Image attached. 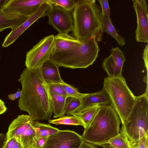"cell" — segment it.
Masks as SVG:
<instances>
[{"mask_svg": "<svg viewBox=\"0 0 148 148\" xmlns=\"http://www.w3.org/2000/svg\"><path fill=\"white\" fill-rule=\"evenodd\" d=\"M43 80L41 67L33 69L26 68L18 79L22 88L18 106L21 110L27 112L32 121L49 120L53 114Z\"/></svg>", "mask_w": 148, "mask_h": 148, "instance_id": "1", "label": "cell"}, {"mask_svg": "<svg viewBox=\"0 0 148 148\" xmlns=\"http://www.w3.org/2000/svg\"><path fill=\"white\" fill-rule=\"evenodd\" d=\"M74 37L82 42L101 41L103 32L101 11L95 0H76L73 11Z\"/></svg>", "mask_w": 148, "mask_h": 148, "instance_id": "2", "label": "cell"}, {"mask_svg": "<svg viewBox=\"0 0 148 148\" xmlns=\"http://www.w3.org/2000/svg\"><path fill=\"white\" fill-rule=\"evenodd\" d=\"M121 121L110 104L100 105L96 115L82 136L83 140L101 146L119 133Z\"/></svg>", "mask_w": 148, "mask_h": 148, "instance_id": "3", "label": "cell"}, {"mask_svg": "<svg viewBox=\"0 0 148 148\" xmlns=\"http://www.w3.org/2000/svg\"><path fill=\"white\" fill-rule=\"evenodd\" d=\"M99 51L97 42L92 39L67 50L53 52L49 60L59 67L86 69L93 64Z\"/></svg>", "mask_w": 148, "mask_h": 148, "instance_id": "4", "label": "cell"}, {"mask_svg": "<svg viewBox=\"0 0 148 148\" xmlns=\"http://www.w3.org/2000/svg\"><path fill=\"white\" fill-rule=\"evenodd\" d=\"M103 88L108 94L111 105L123 125L130 114L136 101L135 96L122 76L112 78L108 77L103 80Z\"/></svg>", "mask_w": 148, "mask_h": 148, "instance_id": "5", "label": "cell"}, {"mask_svg": "<svg viewBox=\"0 0 148 148\" xmlns=\"http://www.w3.org/2000/svg\"><path fill=\"white\" fill-rule=\"evenodd\" d=\"M148 98L144 93L136 96L134 106L122 125L121 131L134 144L145 135H148Z\"/></svg>", "mask_w": 148, "mask_h": 148, "instance_id": "6", "label": "cell"}, {"mask_svg": "<svg viewBox=\"0 0 148 148\" xmlns=\"http://www.w3.org/2000/svg\"><path fill=\"white\" fill-rule=\"evenodd\" d=\"M54 36L51 35L45 37L26 53V68L33 69L41 67L49 60L54 47Z\"/></svg>", "mask_w": 148, "mask_h": 148, "instance_id": "7", "label": "cell"}, {"mask_svg": "<svg viewBox=\"0 0 148 148\" xmlns=\"http://www.w3.org/2000/svg\"><path fill=\"white\" fill-rule=\"evenodd\" d=\"M73 11L51 4L47 14L49 24L59 33L68 34L72 32L74 25Z\"/></svg>", "mask_w": 148, "mask_h": 148, "instance_id": "8", "label": "cell"}, {"mask_svg": "<svg viewBox=\"0 0 148 148\" xmlns=\"http://www.w3.org/2000/svg\"><path fill=\"white\" fill-rule=\"evenodd\" d=\"M83 141L74 131L60 130L48 137L42 148H80Z\"/></svg>", "mask_w": 148, "mask_h": 148, "instance_id": "9", "label": "cell"}, {"mask_svg": "<svg viewBox=\"0 0 148 148\" xmlns=\"http://www.w3.org/2000/svg\"><path fill=\"white\" fill-rule=\"evenodd\" d=\"M51 5L48 0H47L24 22L16 28L12 30L4 38L2 45V47L5 48L12 45L34 22L39 19L47 16Z\"/></svg>", "mask_w": 148, "mask_h": 148, "instance_id": "10", "label": "cell"}, {"mask_svg": "<svg viewBox=\"0 0 148 148\" xmlns=\"http://www.w3.org/2000/svg\"><path fill=\"white\" fill-rule=\"evenodd\" d=\"M137 19L135 38L138 42H148V8L145 0H133Z\"/></svg>", "mask_w": 148, "mask_h": 148, "instance_id": "11", "label": "cell"}, {"mask_svg": "<svg viewBox=\"0 0 148 148\" xmlns=\"http://www.w3.org/2000/svg\"><path fill=\"white\" fill-rule=\"evenodd\" d=\"M126 60L123 52L116 47L111 50V54L106 57L102 64V67L110 78L122 76L123 65Z\"/></svg>", "mask_w": 148, "mask_h": 148, "instance_id": "12", "label": "cell"}, {"mask_svg": "<svg viewBox=\"0 0 148 148\" xmlns=\"http://www.w3.org/2000/svg\"><path fill=\"white\" fill-rule=\"evenodd\" d=\"M47 0H8L3 9L29 16Z\"/></svg>", "mask_w": 148, "mask_h": 148, "instance_id": "13", "label": "cell"}, {"mask_svg": "<svg viewBox=\"0 0 148 148\" xmlns=\"http://www.w3.org/2000/svg\"><path fill=\"white\" fill-rule=\"evenodd\" d=\"M32 120L29 115H19L10 125L6 134V140L13 138L18 140L32 124Z\"/></svg>", "mask_w": 148, "mask_h": 148, "instance_id": "14", "label": "cell"}, {"mask_svg": "<svg viewBox=\"0 0 148 148\" xmlns=\"http://www.w3.org/2000/svg\"><path fill=\"white\" fill-rule=\"evenodd\" d=\"M29 17L6 9H0V32L6 29L13 30L16 28Z\"/></svg>", "mask_w": 148, "mask_h": 148, "instance_id": "15", "label": "cell"}, {"mask_svg": "<svg viewBox=\"0 0 148 148\" xmlns=\"http://www.w3.org/2000/svg\"><path fill=\"white\" fill-rule=\"evenodd\" d=\"M59 68L49 60L43 64L41 66V72L46 84H62L64 82L60 76Z\"/></svg>", "mask_w": 148, "mask_h": 148, "instance_id": "16", "label": "cell"}, {"mask_svg": "<svg viewBox=\"0 0 148 148\" xmlns=\"http://www.w3.org/2000/svg\"><path fill=\"white\" fill-rule=\"evenodd\" d=\"M68 34L59 33L54 36V45L52 52L67 50L82 44V42Z\"/></svg>", "mask_w": 148, "mask_h": 148, "instance_id": "17", "label": "cell"}, {"mask_svg": "<svg viewBox=\"0 0 148 148\" xmlns=\"http://www.w3.org/2000/svg\"><path fill=\"white\" fill-rule=\"evenodd\" d=\"M46 90L49 97L51 111L54 114L53 117L59 118L64 115L66 101L68 98Z\"/></svg>", "mask_w": 148, "mask_h": 148, "instance_id": "18", "label": "cell"}, {"mask_svg": "<svg viewBox=\"0 0 148 148\" xmlns=\"http://www.w3.org/2000/svg\"><path fill=\"white\" fill-rule=\"evenodd\" d=\"M97 104L110 105L108 96L103 89L95 92L88 93L82 100L81 106L78 109Z\"/></svg>", "mask_w": 148, "mask_h": 148, "instance_id": "19", "label": "cell"}, {"mask_svg": "<svg viewBox=\"0 0 148 148\" xmlns=\"http://www.w3.org/2000/svg\"><path fill=\"white\" fill-rule=\"evenodd\" d=\"M100 105L95 104L80 108L71 114L79 119L84 125V129L87 127L93 119L100 107Z\"/></svg>", "mask_w": 148, "mask_h": 148, "instance_id": "20", "label": "cell"}, {"mask_svg": "<svg viewBox=\"0 0 148 148\" xmlns=\"http://www.w3.org/2000/svg\"><path fill=\"white\" fill-rule=\"evenodd\" d=\"M32 125L36 132V138L48 137L60 130L52 127L50 124L42 123L37 121H32Z\"/></svg>", "mask_w": 148, "mask_h": 148, "instance_id": "21", "label": "cell"}, {"mask_svg": "<svg viewBox=\"0 0 148 148\" xmlns=\"http://www.w3.org/2000/svg\"><path fill=\"white\" fill-rule=\"evenodd\" d=\"M102 21L103 32H106L113 37L119 45H124L125 43V37L118 33L111 21L108 20L106 17L103 16H102Z\"/></svg>", "mask_w": 148, "mask_h": 148, "instance_id": "22", "label": "cell"}, {"mask_svg": "<svg viewBox=\"0 0 148 148\" xmlns=\"http://www.w3.org/2000/svg\"><path fill=\"white\" fill-rule=\"evenodd\" d=\"M108 144L112 148H132V144L126 135L121 131L117 136L110 139Z\"/></svg>", "mask_w": 148, "mask_h": 148, "instance_id": "23", "label": "cell"}, {"mask_svg": "<svg viewBox=\"0 0 148 148\" xmlns=\"http://www.w3.org/2000/svg\"><path fill=\"white\" fill-rule=\"evenodd\" d=\"M49 123L58 125H81L84 127L82 122L78 118L73 116H64L55 119L48 120Z\"/></svg>", "mask_w": 148, "mask_h": 148, "instance_id": "24", "label": "cell"}, {"mask_svg": "<svg viewBox=\"0 0 148 148\" xmlns=\"http://www.w3.org/2000/svg\"><path fill=\"white\" fill-rule=\"evenodd\" d=\"M36 132L32 123V125L23 133L18 140L24 148H26L32 146L36 138Z\"/></svg>", "mask_w": 148, "mask_h": 148, "instance_id": "25", "label": "cell"}, {"mask_svg": "<svg viewBox=\"0 0 148 148\" xmlns=\"http://www.w3.org/2000/svg\"><path fill=\"white\" fill-rule=\"evenodd\" d=\"M82 99L74 97L67 98L64 110V114L70 116L80 108L82 105Z\"/></svg>", "mask_w": 148, "mask_h": 148, "instance_id": "26", "label": "cell"}, {"mask_svg": "<svg viewBox=\"0 0 148 148\" xmlns=\"http://www.w3.org/2000/svg\"><path fill=\"white\" fill-rule=\"evenodd\" d=\"M42 84L45 89L49 92L69 98L66 92L61 84H47L45 83L44 79L42 82Z\"/></svg>", "mask_w": 148, "mask_h": 148, "instance_id": "27", "label": "cell"}, {"mask_svg": "<svg viewBox=\"0 0 148 148\" xmlns=\"http://www.w3.org/2000/svg\"><path fill=\"white\" fill-rule=\"evenodd\" d=\"M51 4L59 6L69 11H73L76 3L75 0H48Z\"/></svg>", "mask_w": 148, "mask_h": 148, "instance_id": "28", "label": "cell"}, {"mask_svg": "<svg viewBox=\"0 0 148 148\" xmlns=\"http://www.w3.org/2000/svg\"><path fill=\"white\" fill-rule=\"evenodd\" d=\"M68 97H74L83 99L88 93H83L79 92L77 89L65 82L62 84Z\"/></svg>", "mask_w": 148, "mask_h": 148, "instance_id": "29", "label": "cell"}, {"mask_svg": "<svg viewBox=\"0 0 148 148\" xmlns=\"http://www.w3.org/2000/svg\"><path fill=\"white\" fill-rule=\"evenodd\" d=\"M101 8L102 16L106 17L107 19L111 21L110 17V8L108 0H98Z\"/></svg>", "mask_w": 148, "mask_h": 148, "instance_id": "30", "label": "cell"}, {"mask_svg": "<svg viewBox=\"0 0 148 148\" xmlns=\"http://www.w3.org/2000/svg\"><path fill=\"white\" fill-rule=\"evenodd\" d=\"M148 135L140 138L135 144L138 148H148Z\"/></svg>", "mask_w": 148, "mask_h": 148, "instance_id": "31", "label": "cell"}, {"mask_svg": "<svg viewBox=\"0 0 148 148\" xmlns=\"http://www.w3.org/2000/svg\"><path fill=\"white\" fill-rule=\"evenodd\" d=\"M48 137L36 138L32 146L35 148H42Z\"/></svg>", "mask_w": 148, "mask_h": 148, "instance_id": "32", "label": "cell"}, {"mask_svg": "<svg viewBox=\"0 0 148 148\" xmlns=\"http://www.w3.org/2000/svg\"><path fill=\"white\" fill-rule=\"evenodd\" d=\"M148 45L147 44L145 47L143 54V58L145 66L146 68L147 73L148 66Z\"/></svg>", "mask_w": 148, "mask_h": 148, "instance_id": "33", "label": "cell"}, {"mask_svg": "<svg viewBox=\"0 0 148 148\" xmlns=\"http://www.w3.org/2000/svg\"><path fill=\"white\" fill-rule=\"evenodd\" d=\"M16 139V138H13L6 140L3 148H12Z\"/></svg>", "mask_w": 148, "mask_h": 148, "instance_id": "34", "label": "cell"}, {"mask_svg": "<svg viewBox=\"0 0 148 148\" xmlns=\"http://www.w3.org/2000/svg\"><path fill=\"white\" fill-rule=\"evenodd\" d=\"M22 95L21 90L18 89V90L16 93L14 94H11L8 95V98L9 99L13 101L16 99L20 97Z\"/></svg>", "mask_w": 148, "mask_h": 148, "instance_id": "35", "label": "cell"}, {"mask_svg": "<svg viewBox=\"0 0 148 148\" xmlns=\"http://www.w3.org/2000/svg\"><path fill=\"white\" fill-rule=\"evenodd\" d=\"M80 148H98L94 145L83 141L82 144Z\"/></svg>", "mask_w": 148, "mask_h": 148, "instance_id": "36", "label": "cell"}, {"mask_svg": "<svg viewBox=\"0 0 148 148\" xmlns=\"http://www.w3.org/2000/svg\"><path fill=\"white\" fill-rule=\"evenodd\" d=\"M6 141V135L0 134V148H3Z\"/></svg>", "mask_w": 148, "mask_h": 148, "instance_id": "37", "label": "cell"}, {"mask_svg": "<svg viewBox=\"0 0 148 148\" xmlns=\"http://www.w3.org/2000/svg\"><path fill=\"white\" fill-rule=\"evenodd\" d=\"M7 109L4 102L0 99V115L5 112Z\"/></svg>", "mask_w": 148, "mask_h": 148, "instance_id": "38", "label": "cell"}, {"mask_svg": "<svg viewBox=\"0 0 148 148\" xmlns=\"http://www.w3.org/2000/svg\"><path fill=\"white\" fill-rule=\"evenodd\" d=\"M12 148H24V147L21 142L16 139Z\"/></svg>", "mask_w": 148, "mask_h": 148, "instance_id": "39", "label": "cell"}, {"mask_svg": "<svg viewBox=\"0 0 148 148\" xmlns=\"http://www.w3.org/2000/svg\"><path fill=\"white\" fill-rule=\"evenodd\" d=\"M8 0H0V9H3Z\"/></svg>", "mask_w": 148, "mask_h": 148, "instance_id": "40", "label": "cell"}, {"mask_svg": "<svg viewBox=\"0 0 148 148\" xmlns=\"http://www.w3.org/2000/svg\"><path fill=\"white\" fill-rule=\"evenodd\" d=\"M101 146L102 147V148H112L108 143L104 144Z\"/></svg>", "mask_w": 148, "mask_h": 148, "instance_id": "41", "label": "cell"}, {"mask_svg": "<svg viewBox=\"0 0 148 148\" xmlns=\"http://www.w3.org/2000/svg\"><path fill=\"white\" fill-rule=\"evenodd\" d=\"M132 144V148H138L136 145L135 144Z\"/></svg>", "mask_w": 148, "mask_h": 148, "instance_id": "42", "label": "cell"}, {"mask_svg": "<svg viewBox=\"0 0 148 148\" xmlns=\"http://www.w3.org/2000/svg\"><path fill=\"white\" fill-rule=\"evenodd\" d=\"M26 148H35L32 146H31L28 147Z\"/></svg>", "mask_w": 148, "mask_h": 148, "instance_id": "43", "label": "cell"}]
</instances>
